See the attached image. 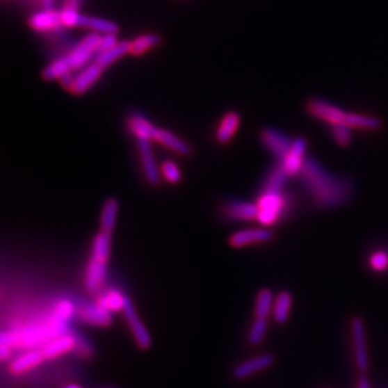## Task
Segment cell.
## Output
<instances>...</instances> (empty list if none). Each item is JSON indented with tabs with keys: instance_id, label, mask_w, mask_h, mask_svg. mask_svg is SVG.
Returning <instances> with one entry per match:
<instances>
[{
	"instance_id": "ba28073f",
	"label": "cell",
	"mask_w": 388,
	"mask_h": 388,
	"mask_svg": "<svg viewBox=\"0 0 388 388\" xmlns=\"http://www.w3.org/2000/svg\"><path fill=\"white\" fill-rule=\"evenodd\" d=\"M350 330H352L357 367L361 372H366L369 369V359L367 341H366L367 339L366 328H364L362 318H353L352 323H350Z\"/></svg>"
},
{
	"instance_id": "f35d334b",
	"label": "cell",
	"mask_w": 388,
	"mask_h": 388,
	"mask_svg": "<svg viewBox=\"0 0 388 388\" xmlns=\"http://www.w3.org/2000/svg\"><path fill=\"white\" fill-rule=\"evenodd\" d=\"M74 79H76V77L72 76L71 72L65 73V76H62V77L59 78V81H60L62 86H63L65 88H67V90H70V91H72V88H73Z\"/></svg>"
},
{
	"instance_id": "6da1fadb",
	"label": "cell",
	"mask_w": 388,
	"mask_h": 388,
	"mask_svg": "<svg viewBox=\"0 0 388 388\" xmlns=\"http://www.w3.org/2000/svg\"><path fill=\"white\" fill-rule=\"evenodd\" d=\"M298 177L318 209L343 207L353 196V182L350 177L332 174L313 157H307Z\"/></svg>"
},
{
	"instance_id": "30bf717a",
	"label": "cell",
	"mask_w": 388,
	"mask_h": 388,
	"mask_svg": "<svg viewBox=\"0 0 388 388\" xmlns=\"http://www.w3.org/2000/svg\"><path fill=\"white\" fill-rule=\"evenodd\" d=\"M138 152L143 161V174L146 176V180L151 186H159L161 182V175L152 151L151 141L138 140Z\"/></svg>"
},
{
	"instance_id": "7c38bea8",
	"label": "cell",
	"mask_w": 388,
	"mask_h": 388,
	"mask_svg": "<svg viewBox=\"0 0 388 388\" xmlns=\"http://www.w3.org/2000/svg\"><path fill=\"white\" fill-rule=\"evenodd\" d=\"M274 361H275V357L270 355V353H266V355H260V356L250 358V359H248L245 362L240 363L234 369V378L238 380V381L245 380L248 377H250V375H255V373L261 372V371H264L268 367H270Z\"/></svg>"
},
{
	"instance_id": "4dcf8cb0",
	"label": "cell",
	"mask_w": 388,
	"mask_h": 388,
	"mask_svg": "<svg viewBox=\"0 0 388 388\" xmlns=\"http://www.w3.org/2000/svg\"><path fill=\"white\" fill-rule=\"evenodd\" d=\"M71 70L72 67L68 58L60 57V58L53 60L51 65H47L42 76L46 81H53V79H59L62 76H65V73L71 72Z\"/></svg>"
},
{
	"instance_id": "484cf974",
	"label": "cell",
	"mask_w": 388,
	"mask_h": 388,
	"mask_svg": "<svg viewBox=\"0 0 388 388\" xmlns=\"http://www.w3.org/2000/svg\"><path fill=\"white\" fill-rule=\"evenodd\" d=\"M79 26L88 28L93 32L99 33V34H117L120 32V28L116 23H113L111 20L97 18V17H88V15H83V14L81 17Z\"/></svg>"
},
{
	"instance_id": "cb8c5ba5",
	"label": "cell",
	"mask_w": 388,
	"mask_h": 388,
	"mask_svg": "<svg viewBox=\"0 0 388 388\" xmlns=\"http://www.w3.org/2000/svg\"><path fill=\"white\" fill-rule=\"evenodd\" d=\"M240 116L236 112H229L223 117L220 124L216 131L218 143H227L233 138L236 129L239 127Z\"/></svg>"
},
{
	"instance_id": "3957f363",
	"label": "cell",
	"mask_w": 388,
	"mask_h": 388,
	"mask_svg": "<svg viewBox=\"0 0 388 388\" xmlns=\"http://www.w3.org/2000/svg\"><path fill=\"white\" fill-rule=\"evenodd\" d=\"M305 108L309 116L316 118L318 121L327 123L328 126L346 124V120L348 115V112L343 111L341 107L319 98H311L307 102Z\"/></svg>"
},
{
	"instance_id": "9c48e42d",
	"label": "cell",
	"mask_w": 388,
	"mask_h": 388,
	"mask_svg": "<svg viewBox=\"0 0 388 388\" xmlns=\"http://www.w3.org/2000/svg\"><path fill=\"white\" fill-rule=\"evenodd\" d=\"M260 140H261V143L266 146V149L275 156L279 161H282L284 159L293 143L291 137L286 136L283 132L274 129H263L260 132Z\"/></svg>"
},
{
	"instance_id": "d4e9b609",
	"label": "cell",
	"mask_w": 388,
	"mask_h": 388,
	"mask_svg": "<svg viewBox=\"0 0 388 388\" xmlns=\"http://www.w3.org/2000/svg\"><path fill=\"white\" fill-rule=\"evenodd\" d=\"M291 305H293V297L289 291H280L275 297L272 314L277 323L283 324L288 321L291 314Z\"/></svg>"
},
{
	"instance_id": "7402d4cb",
	"label": "cell",
	"mask_w": 388,
	"mask_h": 388,
	"mask_svg": "<svg viewBox=\"0 0 388 388\" xmlns=\"http://www.w3.org/2000/svg\"><path fill=\"white\" fill-rule=\"evenodd\" d=\"M346 124L352 129H363V131H377L382 127V121L378 117L366 113L348 112Z\"/></svg>"
},
{
	"instance_id": "603a6c76",
	"label": "cell",
	"mask_w": 388,
	"mask_h": 388,
	"mask_svg": "<svg viewBox=\"0 0 388 388\" xmlns=\"http://www.w3.org/2000/svg\"><path fill=\"white\" fill-rule=\"evenodd\" d=\"M74 347H76V337L62 336L48 343L42 352L46 359H52L63 355L65 352L74 350Z\"/></svg>"
},
{
	"instance_id": "83f0119b",
	"label": "cell",
	"mask_w": 388,
	"mask_h": 388,
	"mask_svg": "<svg viewBox=\"0 0 388 388\" xmlns=\"http://www.w3.org/2000/svg\"><path fill=\"white\" fill-rule=\"evenodd\" d=\"M274 296L272 291L268 288L260 289L255 300V318H266L273 313L274 307Z\"/></svg>"
},
{
	"instance_id": "d6986e66",
	"label": "cell",
	"mask_w": 388,
	"mask_h": 388,
	"mask_svg": "<svg viewBox=\"0 0 388 388\" xmlns=\"http://www.w3.org/2000/svg\"><path fill=\"white\" fill-rule=\"evenodd\" d=\"M43 359H46V358L42 350H31V352H26L24 355L18 357L17 359H14L9 366V371L12 375H23L29 369L37 367L39 363L43 362Z\"/></svg>"
},
{
	"instance_id": "7bdbcfd3",
	"label": "cell",
	"mask_w": 388,
	"mask_h": 388,
	"mask_svg": "<svg viewBox=\"0 0 388 388\" xmlns=\"http://www.w3.org/2000/svg\"><path fill=\"white\" fill-rule=\"evenodd\" d=\"M65 388H83V387H81V386H78V385H68V386H65Z\"/></svg>"
},
{
	"instance_id": "8d00e7d4",
	"label": "cell",
	"mask_w": 388,
	"mask_h": 388,
	"mask_svg": "<svg viewBox=\"0 0 388 388\" xmlns=\"http://www.w3.org/2000/svg\"><path fill=\"white\" fill-rule=\"evenodd\" d=\"M117 43H118L117 34H102V39H101L99 47H98V53L110 49L112 47L116 46Z\"/></svg>"
},
{
	"instance_id": "2e32d148",
	"label": "cell",
	"mask_w": 388,
	"mask_h": 388,
	"mask_svg": "<svg viewBox=\"0 0 388 388\" xmlns=\"http://www.w3.org/2000/svg\"><path fill=\"white\" fill-rule=\"evenodd\" d=\"M102 71L104 68L98 65L96 62L87 65L74 79L72 92L74 95H83L84 92L88 91L92 86L97 82L99 77L102 76Z\"/></svg>"
},
{
	"instance_id": "ac0fdd59",
	"label": "cell",
	"mask_w": 388,
	"mask_h": 388,
	"mask_svg": "<svg viewBox=\"0 0 388 388\" xmlns=\"http://www.w3.org/2000/svg\"><path fill=\"white\" fill-rule=\"evenodd\" d=\"M154 140L163 145L165 147L172 149L174 152L179 154V155H190L193 152V149L188 143L182 141L180 137L176 136L175 134L170 132L168 129L157 127Z\"/></svg>"
},
{
	"instance_id": "5b68a950",
	"label": "cell",
	"mask_w": 388,
	"mask_h": 388,
	"mask_svg": "<svg viewBox=\"0 0 388 388\" xmlns=\"http://www.w3.org/2000/svg\"><path fill=\"white\" fill-rule=\"evenodd\" d=\"M123 316L126 318V322L129 324V330L134 334L135 342H136L138 348L146 350H149L152 344L151 336H149V330L145 327L143 321L138 317L135 305L132 303V300L129 297H126L124 307H123Z\"/></svg>"
},
{
	"instance_id": "e0dca14e",
	"label": "cell",
	"mask_w": 388,
	"mask_h": 388,
	"mask_svg": "<svg viewBox=\"0 0 388 388\" xmlns=\"http://www.w3.org/2000/svg\"><path fill=\"white\" fill-rule=\"evenodd\" d=\"M127 123H129L131 132L137 137V140H149V141H151V140L155 138L157 127L154 123L149 122V120L141 113H138V112L132 113L129 117Z\"/></svg>"
},
{
	"instance_id": "f1b7e54d",
	"label": "cell",
	"mask_w": 388,
	"mask_h": 388,
	"mask_svg": "<svg viewBox=\"0 0 388 388\" xmlns=\"http://www.w3.org/2000/svg\"><path fill=\"white\" fill-rule=\"evenodd\" d=\"M160 42H161V38L157 34H154V33L143 34L131 42V54H134V56L143 54L151 48L160 45Z\"/></svg>"
},
{
	"instance_id": "836d02e7",
	"label": "cell",
	"mask_w": 388,
	"mask_h": 388,
	"mask_svg": "<svg viewBox=\"0 0 388 388\" xmlns=\"http://www.w3.org/2000/svg\"><path fill=\"white\" fill-rule=\"evenodd\" d=\"M161 172L165 180L170 184H177L181 181V171L174 161L166 160L162 162Z\"/></svg>"
},
{
	"instance_id": "44dd1931",
	"label": "cell",
	"mask_w": 388,
	"mask_h": 388,
	"mask_svg": "<svg viewBox=\"0 0 388 388\" xmlns=\"http://www.w3.org/2000/svg\"><path fill=\"white\" fill-rule=\"evenodd\" d=\"M129 53H131V42L129 40H122V42H118L116 46L112 47L110 49L98 53L95 62L104 70L106 67L115 63L116 60L122 58L123 56H126Z\"/></svg>"
},
{
	"instance_id": "d6a6232c",
	"label": "cell",
	"mask_w": 388,
	"mask_h": 388,
	"mask_svg": "<svg viewBox=\"0 0 388 388\" xmlns=\"http://www.w3.org/2000/svg\"><path fill=\"white\" fill-rule=\"evenodd\" d=\"M268 330V319L266 318H255L252 322V328L249 330L248 341L252 346H259L264 341V337Z\"/></svg>"
},
{
	"instance_id": "e575fe53",
	"label": "cell",
	"mask_w": 388,
	"mask_h": 388,
	"mask_svg": "<svg viewBox=\"0 0 388 388\" xmlns=\"http://www.w3.org/2000/svg\"><path fill=\"white\" fill-rule=\"evenodd\" d=\"M62 23L65 26H79V22H81V17L82 14L78 12V9L74 8H63L62 12Z\"/></svg>"
},
{
	"instance_id": "60d3db41",
	"label": "cell",
	"mask_w": 388,
	"mask_h": 388,
	"mask_svg": "<svg viewBox=\"0 0 388 388\" xmlns=\"http://www.w3.org/2000/svg\"><path fill=\"white\" fill-rule=\"evenodd\" d=\"M12 336L7 332H1L0 334V344H10L12 343Z\"/></svg>"
},
{
	"instance_id": "8992f818",
	"label": "cell",
	"mask_w": 388,
	"mask_h": 388,
	"mask_svg": "<svg viewBox=\"0 0 388 388\" xmlns=\"http://www.w3.org/2000/svg\"><path fill=\"white\" fill-rule=\"evenodd\" d=\"M305 152H307V140L305 137H298L296 140H293L291 149L280 161V166L289 177L300 175L307 160Z\"/></svg>"
},
{
	"instance_id": "9a60e30c",
	"label": "cell",
	"mask_w": 388,
	"mask_h": 388,
	"mask_svg": "<svg viewBox=\"0 0 388 388\" xmlns=\"http://www.w3.org/2000/svg\"><path fill=\"white\" fill-rule=\"evenodd\" d=\"M224 213L233 220H254L258 219L259 209L257 202L233 200L227 202Z\"/></svg>"
},
{
	"instance_id": "ab89813d",
	"label": "cell",
	"mask_w": 388,
	"mask_h": 388,
	"mask_svg": "<svg viewBox=\"0 0 388 388\" xmlns=\"http://www.w3.org/2000/svg\"><path fill=\"white\" fill-rule=\"evenodd\" d=\"M10 356H12V347H10V344H0V359L3 362H6Z\"/></svg>"
},
{
	"instance_id": "4316f807",
	"label": "cell",
	"mask_w": 388,
	"mask_h": 388,
	"mask_svg": "<svg viewBox=\"0 0 388 388\" xmlns=\"http://www.w3.org/2000/svg\"><path fill=\"white\" fill-rule=\"evenodd\" d=\"M111 235L112 234L99 232L95 236L93 243H92L91 258L97 259V260H101L104 263L108 261L111 254Z\"/></svg>"
},
{
	"instance_id": "277c9868",
	"label": "cell",
	"mask_w": 388,
	"mask_h": 388,
	"mask_svg": "<svg viewBox=\"0 0 388 388\" xmlns=\"http://www.w3.org/2000/svg\"><path fill=\"white\" fill-rule=\"evenodd\" d=\"M101 39H102V34L93 32L86 35L77 46L73 47L71 52L65 56L70 60L72 70L83 68L84 65L91 60L92 57L97 56Z\"/></svg>"
},
{
	"instance_id": "52a82bcc",
	"label": "cell",
	"mask_w": 388,
	"mask_h": 388,
	"mask_svg": "<svg viewBox=\"0 0 388 388\" xmlns=\"http://www.w3.org/2000/svg\"><path fill=\"white\" fill-rule=\"evenodd\" d=\"M274 239V233L268 227H252L244 229L236 233L232 234L227 239L229 245L234 249H240L244 246L254 244H264Z\"/></svg>"
},
{
	"instance_id": "ffe728a7",
	"label": "cell",
	"mask_w": 388,
	"mask_h": 388,
	"mask_svg": "<svg viewBox=\"0 0 388 388\" xmlns=\"http://www.w3.org/2000/svg\"><path fill=\"white\" fill-rule=\"evenodd\" d=\"M120 204L115 197L106 199L101 211V219H99V227L101 232L104 233L112 234L115 230L117 223V215H118Z\"/></svg>"
},
{
	"instance_id": "f546056e",
	"label": "cell",
	"mask_w": 388,
	"mask_h": 388,
	"mask_svg": "<svg viewBox=\"0 0 388 388\" xmlns=\"http://www.w3.org/2000/svg\"><path fill=\"white\" fill-rule=\"evenodd\" d=\"M126 297L123 293L118 291H107L102 297H99L97 305H101L104 309L110 312L122 311L126 302Z\"/></svg>"
},
{
	"instance_id": "8fae6325",
	"label": "cell",
	"mask_w": 388,
	"mask_h": 388,
	"mask_svg": "<svg viewBox=\"0 0 388 388\" xmlns=\"http://www.w3.org/2000/svg\"><path fill=\"white\" fill-rule=\"evenodd\" d=\"M77 316L82 322L96 327H108L112 323L110 311L104 309L101 305L79 303L77 307Z\"/></svg>"
},
{
	"instance_id": "1f68e13d",
	"label": "cell",
	"mask_w": 388,
	"mask_h": 388,
	"mask_svg": "<svg viewBox=\"0 0 388 388\" xmlns=\"http://www.w3.org/2000/svg\"><path fill=\"white\" fill-rule=\"evenodd\" d=\"M330 137L339 147H348L352 143V129L347 124H333L330 126Z\"/></svg>"
},
{
	"instance_id": "ee69618b",
	"label": "cell",
	"mask_w": 388,
	"mask_h": 388,
	"mask_svg": "<svg viewBox=\"0 0 388 388\" xmlns=\"http://www.w3.org/2000/svg\"><path fill=\"white\" fill-rule=\"evenodd\" d=\"M102 388H117V387H102Z\"/></svg>"
},
{
	"instance_id": "7a4b0ae2",
	"label": "cell",
	"mask_w": 388,
	"mask_h": 388,
	"mask_svg": "<svg viewBox=\"0 0 388 388\" xmlns=\"http://www.w3.org/2000/svg\"><path fill=\"white\" fill-rule=\"evenodd\" d=\"M286 194L284 191H273V190H263L259 196L258 220L264 227L274 225L280 219V216L286 209Z\"/></svg>"
},
{
	"instance_id": "d590c367",
	"label": "cell",
	"mask_w": 388,
	"mask_h": 388,
	"mask_svg": "<svg viewBox=\"0 0 388 388\" xmlns=\"http://www.w3.org/2000/svg\"><path fill=\"white\" fill-rule=\"evenodd\" d=\"M371 266L377 270V272H382L386 270L388 268V255L386 252H377L371 257L369 260Z\"/></svg>"
},
{
	"instance_id": "4fadbf2b",
	"label": "cell",
	"mask_w": 388,
	"mask_h": 388,
	"mask_svg": "<svg viewBox=\"0 0 388 388\" xmlns=\"http://www.w3.org/2000/svg\"><path fill=\"white\" fill-rule=\"evenodd\" d=\"M29 26L37 32L56 31L60 26H63L62 15L60 12H57L54 9H45L42 12L33 14L29 19Z\"/></svg>"
},
{
	"instance_id": "b9f144b4",
	"label": "cell",
	"mask_w": 388,
	"mask_h": 388,
	"mask_svg": "<svg viewBox=\"0 0 388 388\" xmlns=\"http://www.w3.org/2000/svg\"><path fill=\"white\" fill-rule=\"evenodd\" d=\"M357 388H371L369 380L366 377H361L359 381H358V385H357Z\"/></svg>"
},
{
	"instance_id": "74e56055",
	"label": "cell",
	"mask_w": 388,
	"mask_h": 388,
	"mask_svg": "<svg viewBox=\"0 0 388 388\" xmlns=\"http://www.w3.org/2000/svg\"><path fill=\"white\" fill-rule=\"evenodd\" d=\"M78 339L79 338H76V347H74L73 350L77 352L78 356H82L84 358H88V357L92 356V348L90 343L84 341L83 338H82L81 342Z\"/></svg>"
},
{
	"instance_id": "5bb4252c",
	"label": "cell",
	"mask_w": 388,
	"mask_h": 388,
	"mask_svg": "<svg viewBox=\"0 0 388 388\" xmlns=\"http://www.w3.org/2000/svg\"><path fill=\"white\" fill-rule=\"evenodd\" d=\"M106 274H107V263L97 259H90L84 274L86 289L88 291H98L99 286L104 284Z\"/></svg>"
}]
</instances>
